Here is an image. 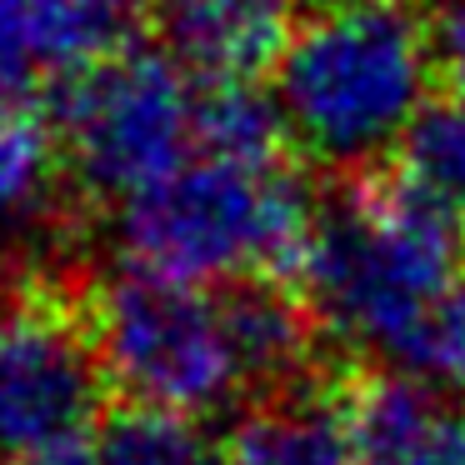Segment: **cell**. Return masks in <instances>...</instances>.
<instances>
[{
	"label": "cell",
	"mask_w": 465,
	"mask_h": 465,
	"mask_svg": "<svg viewBox=\"0 0 465 465\" xmlns=\"http://www.w3.org/2000/svg\"><path fill=\"white\" fill-rule=\"evenodd\" d=\"M91 271L15 275L0 311V460L81 445L101 430L111 375L85 321Z\"/></svg>",
	"instance_id": "cell-6"
},
{
	"label": "cell",
	"mask_w": 465,
	"mask_h": 465,
	"mask_svg": "<svg viewBox=\"0 0 465 465\" xmlns=\"http://www.w3.org/2000/svg\"><path fill=\"white\" fill-rule=\"evenodd\" d=\"M151 15V0H25L31 45L41 55V71L55 81L141 45Z\"/></svg>",
	"instance_id": "cell-10"
},
{
	"label": "cell",
	"mask_w": 465,
	"mask_h": 465,
	"mask_svg": "<svg viewBox=\"0 0 465 465\" xmlns=\"http://www.w3.org/2000/svg\"><path fill=\"white\" fill-rule=\"evenodd\" d=\"M341 401L361 465H405L415 445L430 435V425L445 415L435 385L411 371H395V365L351 375Z\"/></svg>",
	"instance_id": "cell-9"
},
{
	"label": "cell",
	"mask_w": 465,
	"mask_h": 465,
	"mask_svg": "<svg viewBox=\"0 0 465 465\" xmlns=\"http://www.w3.org/2000/svg\"><path fill=\"white\" fill-rule=\"evenodd\" d=\"M5 465H95L91 445H61V450H41V455H21V460H5Z\"/></svg>",
	"instance_id": "cell-17"
},
{
	"label": "cell",
	"mask_w": 465,
	"mask_h": 465,
	"mask_svg": "<svg viewBox=\"0 0 465 465\" xmlns=\"http://www.w3.org/2000/svg\"><path fill=\"white\" fill-rule=\"evenodd\" d=\"M85 321L111 391L125 405L201 420L251 395L221 291L211 285L115 265L111 275L85 281Z\"/></svg>",
	"instance_id": "cell-4"
},
{
	"label": "cell",
	"mask_w": 465,
	"mask_h": 465,
	"mask_svg": "<svg viewBox=\"0 0 465 465\" xmlns=\"http://www.w3.org/2000/svg\"><path fill=\"white\" fill-rule=\"evenodd\" d=\"M440 71L425 0H315L281 65L275 101L315 165L335 175L381 171L430 105Z\"/></svg>",
	"instance_id": "cell-1"
},
{
	"label": "cell",
	"mask_w": 465,
	"mask_h": 465,
	"mask_svg": "<svg viewBox=\"0 0 465 465\" xmlns=\"http://www.w3.org/2000/svg\"><path fill=\"white\" fill-rule=\"evenodd\" d=\"M385 365L411 371L430 385H465V275L435 295L430 311L415 321V331Z\"/></svg>",
	"instance_id": "cell-14"
},
{
	"label": "cell",
	"mask_w": 465,
	"mask_h": 465,
	"mask_svg": "<svg viewBox=\"0 0 465 465\" xmlns=\"http://www.w3.org/2000/svg\"><path fill=\"white\" fill-rule=\"evenodd\" d=\"M305 0H161L151 15L161 51L191 81H261L275 75Z\"/></svg>",
	"instance_id": "cell-7"
},
{
	"label": "cell",
	"mask_w": 465,
	"mask_h": 465,
	"mask_svg": "<svg viewBox=\"0 0 465 465\" xmlns=\"http://www.w3.org/2000/svg\"><path fill=\"white\" fill-rule=\"evenodd\" d=\"M195 91L201 85L155 45H131L65 75L45 95V121L75 201L115 211L181 171L195 155Z\"/></svg>",
	"instance_id": "cell-5"
},
{
	"label": "cell",
	"mask_w": 465,
	"mask_h": 465,
	"mask_svg": "<svg viewBox=\"0 0 465 465\" xmlns=\"http://www.w3.org/2000/svg\"><path fill=\"white\" fill-rule=\"evenodd\" d=\"M285 151H291V125L275 91H261V81H215L195 91V155L281 165Z\"/></svg>",
	"instance_id": "cell-11"
},
{
	"label": "cell",
	"mask_w": 465,
	"mask_h": 465,
	"mask_svg": "<svg viewBox=\"0 0 465 465\" xmlns=\"http://www.w3.org/2000/svg\"><path fill=\"white\" fill-rule=\"evenodd\" d=\"M395 171L420 191L465 205V101H430L395 151Z\"/></svg>",
	"instance_id": "cell-13"
},
{
	"label": "cell",
	"mask_w": 465,
	"mask_h": 465,
	"mask_svg": "<svg viewBox=\"0 0 465 465\" xmlns=\"http://www.w3.org/2000/svg\"><path fill=\"white\" fill-rule=\"evenodd\" d=\"M435 55H440V75L450 81L455 101H465V0H450L435 21Z\"/></svg>",
	"instance_id": "cell-15"
},
{
	"label": "cell",
	"mask_w": 465,
	"mask_h": 465,
	"mask_svg": "<svg viewBox=\"0 0 465 465\" xmlns=\"http://www.w3.org/2000/svg\"><path fill=\"white\" fill-rule=\"evenodd\" d=\"M311 181L291 161L241 165L221 155H191L181 171L155 181L111 211L121 265L191 285L295 281L315 231Z\"/></svg>",
	"instance_id": "cell-3"
},
{
	"label": "cell",
	"mask_w": 465,
	"mask_h": 465,
	"mask_svg": "<svg viewBox=\"0 0 465 465\" xmlns=\"http://www.w3.org/2000/svg\"><path fill=\"white\" fill-rule=\"evenodd\" d=\"M95 465H235L225 445H215L191 415L121 405L105 411L95 430Z\"/></svg>",
	"instance_id": "cell-12"
},
{
	"label": "cell",
	"mask_w": 465,
	"mask_h": 465,
	"mask_svg": "<svg viewBox=\"0 0 465 465\" xmlns=\"http://www.w3.org/2000/svg\"><path fill=\"white\" fill-rule=\"evenodd\" d=\"M460 275L465 205L420 191L401 171H365L321 201L295 285L331 345L391 361Z\"/></svg>",
	"instance_id": "cell-2"
},
{
	"label": "cell",
	"mask_w": 465,
	"mask_h": 465,
	"mask_svg": "<svg viewBox=\"0 0 465 465\" xmlns=\"http://www.w3.org/2000/svg\"><path fill=\"white\" fill-rule=\"evenodd\" d=\"M405 465H465V411H445Z\"/></svg>",
	"instance_id": "cell-16"
},
{
	"label": "cell",
	"mask_w": 465,
	"mask_h": 465,
	"mask_svg": "<svg viewBox=\"0 0 465 465\" xmlns=\"http://www.w3.org/2000/svg\"><path fill=\"white\" fill-rule=\"evenodd\" d=\"M345 375H315L291 391L255 395L235 420L231 450L235 465H361L345 420Z\"/></svg>",
	"instance_id": "cell-8"
}]
</instances>
